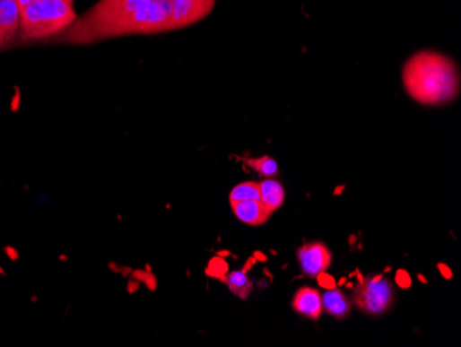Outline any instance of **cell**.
I'll list each match as a JSON object with an SVG mask.
<instances>
[{"label": "cell", "mask_w": 461, "mask_h": 347, "mask_svg": "<svg viewBox=\"0 0 461 347\" xmlns=\"http://www.w3.org/2000/svg\"><path fill=\"white\" fill-rule=\"evenodd\" d=\"M402 81L406 93L422 106H443L456 100L460 94L457 64L432 50H422L407 58Z\"/></svg>", "instance_id": "obj_1"}, {"label": "cell", "mask_w": 461, "mask_h": 347, "mask_svg": "<svg viewBox=\"0 0 461 347\" xmlns=\"http://www.w3.org/2000/svg\"><path fill=\"white\" fill-rule=\"evenodd\" d=\"M180 0H100L86 14L76 20L73 27L63 32L64 40L75 45H86L109 39L111 30L135 10L147 4H161L176 13Z\"/></svg>", "instance_id": "obj_2"}, {"label": "cell", "mask_w": 461, "mask_h": 347, "mask_svg": "<svg viewBox=\"0 0 461 347\" xmlns=\"http://www.w3.org/2000/svg\"><path fill=\"white\" fill-rule=\"evenodd\" d=\"M78 20L74 0H35L22 9V37L40 40L63 34Z\"/></svg>", "instance_id": "obj_3"}, {"label": "cell", "mask_w": 461, "mask_h": 347, "mask_svg": "<svg viewBox=\"0 0 461 347\" xmlns=\"http://www.w3.org/2000/svg\"><path fill=\"white\" fill-rule=\"evenodd\" d=\"M353 305L369 316H383L396 303V290L384 275L361 278L353 288Z\"/></svg>", "instance_id": "obj_4"}, {"label": "cell", "mask_w": 461, "mask_h": 347, "mask_svg": "<svg viewBox=\"0 0 461 347\" xmlns=\"http://www.w3.org/2000/svg\"><path fill=\"white\" fill-rule=\"evenodd\" d=\"M297 257H299L300 267L309 278H317L325 274L333 260L332 254L322 242L304 244L297 252Z\"/></svg>", "instance_id": "obj_5"}, {"label": "cell", "mask_w": 461, "mask_h": 347, "mask_svg": "<svg viewBox=\"0 0 461 347\" xmlns=\"http://www.w3.org/2000/svg\"><path fill=\"white\" fill-rule=\"evenodd\" d=\"M22 24V7L15 0H0V50L12 43Z\"/></svg>", "instance_id": "obj_6"}, {"label": "cell", "mask_w": 461, "mask_h": 347, "mask_svg": "<svg viewBox=\"0 0 461 347\" xmlns=\"http://www.w3.org/2000/svg\"><path fill=\"white\" fill-rule=\"evenodd\" d=\"M291 306L296 313L301 314L309 320L317 321L324 313L321 293L314 288L304 287L297 291Z\"/></svg>", "instance_id": "obj_7"}, {"label": "cell", "mask_w": 461, "mask_h": 347, "mask_svg": "<svg viewBox=\"0 0 461 347\" xmlns=\"http://www.w3.org/2000/svg\"><path fill=\"white\" fill-rule=\"evenodd\" d=\"M230 208L240 221L249 226H261L268 221L271 214L274 213L261 201H240V203L230 204Z\"/></svg>", "instance_id": "obj_8"}, {"label": "cell", "mask_w": 461, "mask_h": 347, "mask_svg": "<svg viewBox=\"0 0 461 347\" xmlns=\"http://www.w3.org/2000/svg\"><path fill=\"white\" fill-rule=\"evenodd\" d=\"M322 308L337 320H344L351 313L350 300L347 299L344 292L337 288H329V291L322 295Z\"/></svg>", "instance_id": "obj_9"}, {"label": "cell", "mask_w": 461, "mask_h": 347, "mask_svg": "<svg viewBox=\"0 0 461 347\" xmlns=\"http://www.w3.org/2000/svg\"><path fill=\"white\" fill-rule=\"evenodd\" d=\"M260 185L261 203L271 211L275 212L285 203V190L279 181L271 178H264Z\"/></svg>", "instance_id": "obj_10"}, {"label": "cell", "mask_w": 461, "mask_h": 347, "mask_svg": "<svg viewBox=\"0 0 461 347\" xmlns=\"http://www.w3.org/2000/svg\"><path fill=\"white\" fill-rule=\"evenodd\" d=\"M224 282L230 292L237 295L239 299H248L253 291V282L243 272H232L224 277Z\"/></svg>", "instance_id": "obj_11"}, {"label": "cell", "mask_w": 461, "mask_h": 347, "mask_svg": "<svg viewBox=\"0 0 461 347\" xmlns=\"http://www.w3.org/2000/svg\"><path fill=\"white\" fill-rule=\"evenodd\" d=\"M260 185L255 181H246L232 188L230 194V204L240 203V201H260Z\"/></svg>", "instance_id": "obj_12"}, {"label": "cell", "mask_w": 461, "mask_h": 347, "mask_svg": "<svg viewBox=\"0 0 461 347\" xmlns=\"http://www.w3.org/2000/svg\"><path fill=\"white\" fill-rule=\"evenodd\" d=\"M245 162L248 167L252 168L265 178H274L278 173V163L268 155L260 158H250V160H245Z\"/></svg>", "instance_id": "obj_13"}, {"label": "cell", "mask_w": 461, "mask_h": 347, "mask_svg": "<svg viewBox=\"0 0 461 347\" xmlns=\"http://www.w3.org/2000/svg\"><path fill=\"white\" fill-rule=\"evenodd\" d=\"M15 2H17V4H19V6L22 9V7L27 6V4H32V2H35V0H15Z\"/></svg>", "instance_id": "obj_14"}]
</instances>
